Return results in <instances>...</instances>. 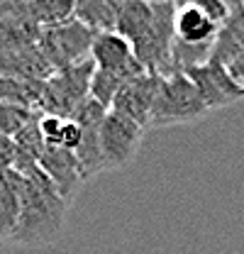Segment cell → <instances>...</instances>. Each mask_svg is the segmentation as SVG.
Wrapping results in <instances>:
<instances>
[{
    "label": "cell",
    "mask_w": 244,
    "mask_h": 254,
    "mask_svg": "<svg viewBox=\"0 0 244 254\" xmlns=\"http://www.w3.org/2000/svg\"><path fill=\"white\" fill-rule=\"evenodd\" d=\"M68 205L52 179L42 171V166H34L22 174V208L20 222L15 232V245L22 247H42L59 240L63 232V222Z\"/></svg>",
    "instance_id": "cell-1"
},
{
    "label": "cell",
    "mask_w": 244,
    "mask_h": 254,
    "mask_svg": "<svg viewBox=\"0 0 244 254\" xmlns=\"http://www.w3.org/2000/svg\"><path fill=\"white\" fill-rule=\"evenodd\" d=\"M208 113L203 98L198 93L195 83L185 71H171L161 73L159 78V93L154 100L152 120L149 129L159 127H174V125H188L198 123Z\"/></svg>",
    "instance_id": "cell-2"
},
{
    "label": "cell",
    "mask_w": 244,
    "mask_h": 254,
    "mask_svg": "<svg viewBox=\"0 0 244 254\" xmlns=\"http://www.w3.org/2000/svg\"><path fill=\"white\" fill-rule=\"evenodd\" d=\"M93 73H95L93 59H86V62L76 64V66L54 71V76L49 81H44L39 113L73 118L76 110L91 98Z\"/></svg>",
    "instance_id": "cell-3"
},
{
    "label": "cell",
    "mask_w": 244,
    "mask_h": 254,
    "mask_svg": "<svg viewBox=\"0 0 244 254\" xmlns=\"http://www.w3.org/2000/svg\"><path fill=\"white\" fill-rule=\"evenodd\" d=\"M95 34L98 32L86 27L81 20L71 17L57 27H47L42 32V39L37 47L54 66V71H61V68H68V66H76V64L91 59Z\"/></svg>",
    "instance_id": "cell-4"
},
{
    "label": "cell",
    "mask_w": 244,
    "mask_h": 254,
    "mask_svg": "<svg viewBox=\"0 0 244 254\" xmlns=\"http://www.w3.org/2000/svg\"><path fill=\"white\" fill-rule=\"evenodd\" d=\"M144 132L147 129L137 125L134 120L124 118L115 110H108L100 127V149H103L105 171H118L132 164L142 147Z\"/></svg>",
    "instance_id": "cell-5"
},
{
    "label": "cell",
    "mask_w": 244,
    "mask_h": 254,
    "mask_svg": "<svg viewBox=\"0 0 244 254\" xmlns=\"http://www.w3.org/2000/svg\"><path fill=\"white\" fill-rule=\"evenodd\" d=\"M108 115V108H103L95 98H88L73 115V120L81 127V142L76 147V157L83 169L86 181L98 176L100 171H105V161H103V149H100V127Z\"/></svg>",
    "instance_id": "cell-6"
},
{
    "label": "cell",
    "mask_w": 244,
    "mask_h": 254,
    "mask_svg": "<svg viewBox=\"0 0 244 254\" xmlns=\"http://www.w3.org/2000/svg\"><path fill=\"white\" fill-rule=\"evenodd\" d=\"M185 73L195 83V88H198V93L203 98L208 113L210 110H222L227 105H235V103H240L244 98V91L235 83V78L230 76L225 64L208 59L205 64H198V66L188 68Z\"/></svg>",
    "instance_id": "cell-7"
},
{
    "label": "cell",
    "mask_w": 244,
    "mask_h": 254,
    "mask_svg": "<svg viewBox=\"0 0 244 254\" xmlns=\"http://www.w3.org/2000/svg\"><path fill=\"white\" fill-rule=\"evenodd\" d=\"M159 78H161V73H154V71L137 73L134 78H129L120 88V93L115 95L110 110L134 120L144 129H149L154 100H156V93H159Z\"/></svg>",
    "instance_id": "cell-8"
},
{
    "label": "cell",
    "mask_w": 244,
    "mask_h": 254,
    "mask_svg": "<svg viewBox=\"0 0 244 254\" xmlns=\"http://www.w3.org/2000/svg\"><path fill=\"white\" fill-rule=\"evenodd\" d=\"M42 27L25 7V0H0V52L37 47Z\"/></svg>",
    "instance_id": "cell-9"
},
{
    "label": "cell",
    "mask_w": 244,
    "mask_h": 254,
    "mask_svg": "<svg viewBox=\"0 0 244 254\" xmlns=\"http://www.w3.org/2000/svg\"><path fill=\"white\" fill-rule=\"evenodd\" d=\"M39 166L52 179V184L57 186V190L61 193V198L66 203H71L73 195L78 193V189L86 184V176H83V169L78 164V157L71 149L47 144L44 154L39 159Z\"/></svg>",
    "instance_id": "cell-10"
},
{
    "label": "cell",
    "mask_w": 244,
    "mask_h": 254,
    "mask_svg": "<svg viewBox=\"0 0 244 254\" xmlns=\"http://www.w3.org/2000/svg\"><path fill=\"white\" fill-rule=\"evenodd\" d=\"M0 76L44 83L54 76V66L42 54L39 47L10 49V52H0Z\"/></svg>",
    "instance_id": "cell-11"
},
{
    "label": "cell",
    "mask_w": 244,
    "mask_h": 254,
    "mask_svg": "<svg viewBox=\"0 0 244 254\" xmlns=\"http://www.w3.org/2000/svg\"><path fill=\"white\" fill-rule=\"evenodd\" d=\"M174 32H176V42L179 44L213 47L220 27L215 25L193 0H188V2H179L176 20H174Z\"/></svg>",
    "instance_id": "cell-12"
},
{
    "label": "cell",
    "mask_w": 244,
    "mask_h": 254,
    "mask_svg": "<svg viewBox=\"0 0 244 254\" xmlns=\"http://www.w3.org/2000/svg\"><path fill=\"white\" fill-rule=\"evenodd\" d=\"M91 59L95 68L103 71H127L142 66L134 57L132 44L122 37L120 32H98L91 49Z\"/></svg>",
    "instance_id": "cell-13"
},
{
    "label": "cell",
    "mask_w": 244,
    "mask_h": 254,
    "mask_svg": "<svg viewBox=\"0 0 244 254\" xmlns=\"http://www.w3.org/2000/svg\"><path fill=\"white\" fill-rule=\"evenodd\" d=\"M22 208V174L15 169L0 171V247L15 240Z\"/></svg>",
    "instance_id": "cell-14"
},
{
    "label": "cell",
    "mask_w": 244,
    "mask_h": 254,
    "mask_svg": "<svg viewBox=\"0 0 244 254\" xmlns=\"http://www.w3.org/2000/svg\"><path fill=\"white\" fill-rule=\"evenodd\" d=\"M244 52V0H232L230 15L220 27L213 44L210 59L220 64H232Z\"/></svg>",
    "instance_id": "cell-15"
},
{
    "label": "cell",
    "mask_w": 244,
    "mask_h": 254,
    "mask_svg": "<svg viewBox=\"0 0 244 254\" xmlns=\"http://www.w3.org/2000/svg\"><path fill=\"white\" fill-rule=\"evenodd\" d=\"M124 0H73V17L93 32H115Z\"/></svg>",
    "instance_id": "cell-16"
},
{
    "label": "cell",
    "mask_w": 244,
    "mask_h": 254,
    "mask_svg": "<svg viewBox=\"0 0 244 254\" xmlns=\"http://www.w3.org/2000/svg\"><path fill=\"white\" fill-rule=\"evenodd\" d=\"M154 25V7L144 0H124L120 10V20H118V30L122 37L137 47Z\"/></svg>",
    "instance_id": "cell-17"
},
{
    "label": "cell",
    "mask_w": 244,
    "mask_h": 254,
    "mask_svg": "<svg viewBox=\"0 0 244 254\" xmlns=\"http://www.w3.org/2000/svg\"><path fill=\"white\" fill-rule=\"evenodd\" d=\"M12 139H15V164H12V169L25 174L34 166H39V159L47 149V142H44L42 129H39V115L22 132H17Z\"/></svg>",
    "instance_id": "cell-18"
},
{
    "label": "cell",
    "mask_w": 244,
    "mask_h": 254,
    "mask_svg": "<svg viewBox=\"0 0 244 254\" xmlns=\"http://www.w3.org/2000/svg\"><path fill=\"white\" fill-rule=\"evenodd\" d=\"M39 129H42L44 142L52 147H63V149L76 152V147L81 142V127L73 118L39 113Z\"/></svg>",
    "instance_id": "cell-19"
},
{
    "label": "cell",
    "mask_w": 244,
    "mask_h": 254,
    "mask_svg": "<svg viewBox=\"0 0 244 254\" xmlns=\"http://www.w3.org/2000/svg\"><path fill=\"white\" fill-rule=\"evenodd\" d=\"M147 71L144 66H137V68H127V71H103V68H95L93 73V81H91V98H95L103 108H113V100L115 95L120 93V88L134 78L137 73Z\"/></svg>",
    "instance_id": "cell-20"
},
{
    "label": "cell",
    "mask_w": 244,
    "mask_h": 254,
    "mask_svg": "<svg viewBox=\"0 0 244 254\" xmlns=\"http://www.w3.org/2000/svg\"><path fill=\"white\" fill-rule=\"evenodd\" d=\"M30 17L42 27H57L73 17V0H25Z\"/></svg>",
    "instance_id": "cell-21"
},
{
    "label": "cell",
    "mask_w": 244,
    "mask_h": 254,
    "mask_svg": "<svg viewBox=\"0 0 244 254\" xmlns=\"http://www.w3.org/2000/svg\"><path fill=\"white\" fill-rule=\"evenodd\" d=\"M42 88H44V83L0 76V103H15V105H25V108H32V110H39Z\"/></svg>",
    "instance_id": "cell-22"
},
{
    "label": "cell",
    "mask_w": 244,
    "mask_h": 254,
    "mask_svg": "<svg viewBox=\"0 0 244 254\" xmlns=\"http://www.w3.org/2000/svg\"><path fill=\"white\" fill-rule=\"evenodd\" d=\"M39 110H32L25 105H15V103H0V132L7 137H15L17 132H22L32 120H37Z\"/></svg>",
    "instance_id": "cell-23"
},
{
    "label": "cell",
    "mask_w": 244,
    "mask_h": 254,
    "mask_svg": "<svg viewBox=\"0 0 244 254\" xmlns=\"http://www.w3.org/2000/svg\"><path fill=\"white\" fill-rule=\"evenodd\" d=\"M15 164V139L0 132V171L12 169Z\"/></svg>",
    "instance_id": "cell-24"
},
{
    "label": "cell",
    "mask_w": 244,
    "mask_h": 254,
    "mask_svg": "<svg viewBox=\"0 0 244 254\" xmlns=\"http://www.w3.org/2000/svg\"><path fill=\"white\" fill-rule=\"evenodd\" d=\"M227 71H230V76L235 78V83L244 91V52L232 64H227Z\"/></svg>",
    "instance_id": "cell-25"
},
{
    "label": "cell",
    "mask_w": 244,
    "mask_h": 254,
    "mask_svg": "<svg viewBox=\"0 0 244 254\" xmlns=\"http://www.w3.org/2000/svg\"><path fill=\"white\" fill-rule=\"evenodd\" d=\"M144 2H149V5H164V2H174V0H144Z\"/></svg>",
    "instance_id": "cell-26"
}]
</instances>
